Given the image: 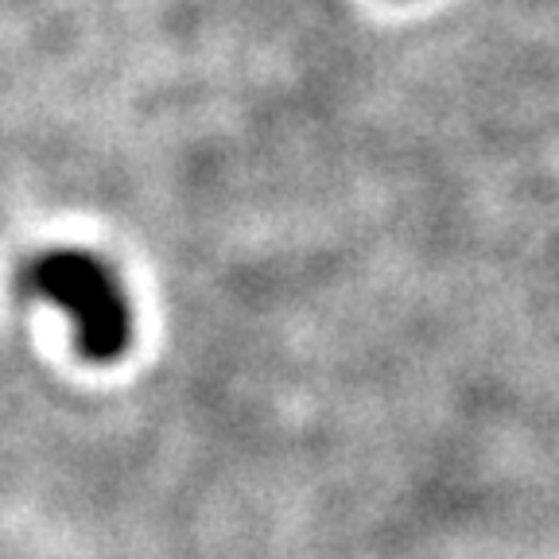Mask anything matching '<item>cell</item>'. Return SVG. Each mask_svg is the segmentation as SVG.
Returning a JSON list of instances; mask_svg holds the SVG:
<instances>
[{"instance_id":"obj_1","label":"cell","mask_w":559,"mask_h":559,"mask_svg":"<svg viewBox=\"0 0 559 559\" xmlns=\"http://www.w3.org/2000/svg\"><path fill=\"white\" fill-rule=\"evenodd\" d=\"M27 292L67 314L86 358L117 361L132 346V304L117 272L86 249H47L27 264Z\"/></svg>"}]
</instances>
